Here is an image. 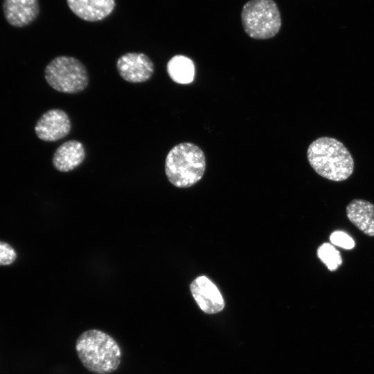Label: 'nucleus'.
Here are the masks:
<instances>
[{
	"instance_id": "obj_7",
	"label": "nucleus",
	"mask_w": 374,
	"mask_h": 374,
	"mask_svg": "<svg viewBox=\"0 0 374 374\" xmlns=\"http://www.w3.org/2000/svg\"><path fill=\"white\" fill-rule=\"evenodd\" d=\"M71 130L67 114L60 109L44 112L35 126L37 136L44 141H55L65 137Z\"/></svg>"
},
{
	"instance_id": "obj_12",
	"label": "nucleus",
	"mask_w": 374,
	"mask_h": 374,
	"mask_svg": "<svg viewBox=\"0 0 374 374\" xmlns=\"http://www.w3.org/2000/svg\"><path fill=\"white\" fill-rule=\"evenodd\" d=\"M349 220L362 232L374 236V204L368 201L355 199L346 206Z\"/></svg>"
},
{
	"instance_id": "obj_10",
	"label": "nucleus",
	"mask_w": 374,
	"mask_h": 374,
	"mask_svg": "<svg viewBox=\"0 0 374 374\" xmlns=\"http://www.w3.org/2000/svg\"><path fill=\"white\" fill-rule=\"evenodd\" d=\"M66 2L75 15L93 22L109 16L115 7V0H66Z\"/></svg>"
},
{
	"instance_id": "obj_5",
	"label": "nucleus",
	"mask_w": 374,
	"mask_h": 374,
	"mask_svg": "<svg viewBox=\"0 0 374 374\" xmlns=\"http://www.w3.org/2000/svg\"><path fill=\"white\" fill-rule=\"evenodd\" d=\"M44 78L53 89L66 93L80 92L89 83L84 64L78 59L66 55L56 57L47 64Z\"/></svg>"
},
{
	"instance_id": "obj_4",
	"label": "nucleus",
	"mask_w": 374,
	"mask_h": 374,
	"mask_svg": "<svg viewBox=\"0 0 374 374\" xmlns=\"http://www.w3.org/2000/svg\"><path fill=\"white\" fill-rule=\"evenodd\" d=\"M241 21L244 32L256 39L274 37L281 27V17L274 0H249L242 7Z\"/></svg>"
},
{
	"instance_id": "obj_1",
	"label": "nucleus",
	"mask_w": 374,
	"mask_h": 374,
	"mask_svg": "<svg viewBox=\"0 0 374 374\" xmlns=\"http://www.w3.org/2000/svg\"><path fill=\"white\" fill-rule=\"evenodd\" d=\"M75 350L83 366L95 374L113 373L121 362V350L117 341L98 329L81 333L76 340Z\"/></svg>"
},
{
	"instance_id": "obj_2",
	"label": "nucleus",
	"mask_w": 374,
	"mask_h": 374,
	"mask_svg": "<svg viewBox=\"0 0 374 374\" xmlns=\"http://www.w3.org/2000/svg\"><path fill=\"white\" fill-rule=\"evenodd\" d=\"M308 161L320 176L331 181L347 179L354 170L353 159L344 145L330 137H320L307 150Z\"/></svg>"
},
{
	"instance_id": "obj_6",
	"label": "nucleus",
	"mask_w": 374,
	"mask_h": 374,
	"mask_svg": "<svg viewBox=\"0 0 374 374\" xmlns=\"http://www.w3.org/2000/svg\"><path fill=\"white\" fill-rule=\"evenodd\" d=\"M116 68L121 77L131 83L148 80L154 73V64L142 53H127L117 60Z\"/></svg>"
},
{
	"instance_id": "obj_13",
	"label": "nucleus",
	"mask_w": 374,
	"mask_h": 374,
	"mask_svg": "<svg viewBox=\"0 0 374 374\" xmlns=\"http://www.w3.org/2000/svg\"><path fill=\"white\" fill-rule=\"evenodd\" d=\"M170 78L178 84H189L195 77V65L191 59L181 55L172 57L167 64Z\"/></svg>"
},
{
	"instance_id": "obj_11",
	"label": "nucleus",
	"mask_w": 374,
	"mask_h": 374,
	"mask_svg": "<svg viewBox=\"0 0 374 374\" xmlns=\"http://www.w3.org/2000/svg\"><path fill=\"white\" fill-rule=\"evenodd\" d=\"M84 157L85 150L82 143L70 140L56 149L53 157V165L58 171L69 172L80 166Z\"/></svg>"
},
{
	"instance_id": "obj_15",
	"label": "nucleus",
	"mask_w": 374,
	"mask_h": 374,
	"mask_svg": "<svg viewBox=\"0 0 374 374\" xmlns=\"http://www.w3.org/2000/svg\"><path fill=\"white\" fill-rule=\"evenodd\" d=\"M330 240L333 244L346 249H351L355 247L353 239L343 231L333 232Z\"/></svg>"
},
{
	"instance_id": "obj_14",
	"label": "nucleus",
	"mask_w": 374,
	"mask_h": 374,
	"mask_svg": "<svg viewBox=\"0 0 374 374\" xmlns=\"http://www.w3.org/2000/svg\"><path fill=\"white\" fill-rule=\"evenodd\" d=\"M317 254L330 271L336 270L341 265L342 260L339 251L329 243L321 244L318 248Z\"/></svg>"
},
{
	"instance_id": "obj_9",
	"label": "nucleus",
	"mask_w": 374,
	"mask_h": 374,
	"mask_svg": "<svg viewBox=\"0 0 374 374\" xmlns=\"http://www.w3.org/2000/svg\"><path fill=\"white\" fill-rule=\"evenodd\" d=\"M3 11L7 22L15 27H24L38 16V0H3Z\"/></svg>"
},
{
	"instance_id": "obj_3",
	"label": "nucleus",
	"mask_w": 374,
	"mask_h": 374,
	"mask_svg": "<svg viewBox=\"0 0 374 374\" xmlns=\"http://www.w3.org/2000/svg\"><path fill=\"white\" fill-rule=\"evenodd\" d=\"M206 159L195 144L184 142L175 145L168 153L165 172L169 181L178 188H188L198 182L204 173Z\"/></svg>"
},
{
	"instance_id": "obj_8",
	"label": "nucleus",
	"mask_w": 374,
	"mask_h": 374,
	"mask_svg": "<svg viewBox=\"0 0 374 374\" xmlns=\"http://www.w3.org/2000/svg\"><path fill=\"white\" fill-rule=\"evenodd\" d=\"M192 295L199 308L206 314L221 312L225 303L217 286L206 276L196 278L190 285Z\"/></svg>"
},
{
	"instance_id": "obj_16",
	"label": "nucleus",
	"mask_w": 374,
	"mask_h": 374,
	"mask_svg": "<svg viewBox=\"0 0 374 374\" xmlns=\"http://www.w3.org/2000/svg\"><path fill=\"white\" fill-rule=\"evenodd\" d=\"M17 257L15 249L8 243L0 241V265L12 263Z\"/></svg>"
}]
</instances>
